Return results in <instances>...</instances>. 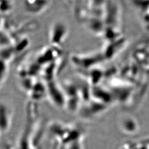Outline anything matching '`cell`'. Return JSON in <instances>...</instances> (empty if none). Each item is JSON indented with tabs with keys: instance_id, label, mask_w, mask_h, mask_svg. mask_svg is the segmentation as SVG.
Wrapping results in <instances>:
<instances>
[{
	"instance_id": "obj_1",
	"label": "cell",
	"mask_w": 149,
	"mask_h": 149,
	"mask_svg": "<svg viewBox=\"0 0 149 149\" xmlns=\"http://www.w3.org/2000/svg\"><path fill=\"white\" fill-rule=\"evenodd\" d=\"M52 0H24V8L32 15H39L46 11Z\"/></svg>"
},
{
	"instance_id": "obj_2",
	"label": "cell",
	"mask_w": 149,
	"mask_h": 149,
	"mask_svg": "<svg viewBox=\"0 0 149 149\" xmlns=\"http://www.w3.org/2000/svg\"><path fill=\"white\" fill-rule=\"evenodd\" d=\"M68 29L62 23H56L52 28L50 41L54 47H59L64 42L67 36Z\"/></svg>"
},
{
	"instance_id": "obj_3",
	"label": "cell",
	"mask_w": 149,
	"mask_h": 149,
	"mask_svg": "<svg viewBox=\"0 0 149 149\" xmlns=\"http://www.w3.org/2000/svg\"><path fill=\"white\" fill-rule=\"evenodd\" d=\"M12 7L11 0H2L1 1V11L4 13L10 11Z\"/></svg>"
}]
</instances>
